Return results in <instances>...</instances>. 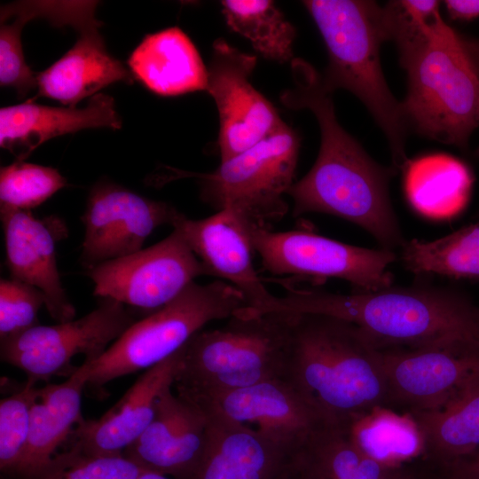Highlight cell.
Segmentation results:
<instances>
[{
    "instance_id": "obj_5",
    "label": "cell",
    "mask_w": 479,
    "mask_h": 479,
    "mask_svg": "<svg viewBox=\"0 0 479 479\" xmlns=\"http://www.w3.org/2000/svg\"><path fill=\"white\" fill-rule=\"evenodd\" d=\"M295 318L294 313L247 308L222 327L199 331L181 348L177 395L195 404L282 378Z\"/></svg>"
},
{
    "instance_id": "obj_27",
    "label": "cell",
    "mask_w": 479,
    "mask_h": 479,
    "mask_svg": "<svg viewBox=\"0 0 479 479\" xmlns=\"http://www.w3.org/2000/svg\"><path fill=\"white\" fill-rule=\"evenodd\" d=\"M404 168V192L419 214L444 220L465 208L473 177L461 161L445 153H430L407 161Z\"/></svg>"
},
{
    "instance_id": "obj_6",
    "label": "cell",
    "mask_w": 479,
    "mask_h": 479,
    "mask_svg": "<svg viewBox=\"0 0 479 479\" xmlns=\"http://www.w3.org/2000/svg\"><path fill=\"white\" fill-rule=\"evenodd\" d=\"M399 61L408 76L402 106L409 129L466 147L479 128V68L464 38L444 22Z\"/></svg>"
},
{
    "instance_id": "obj_35",
    "label": "cell",
    "mask_w": 479,
    "mask_h": 479,
    "mask_svg": "<svg viewBox=\"0 0 479 479\" xmlns=\"http://www.w3.org/2000/svg\"><path fill=\"white\" fill-rule=\"evenodd\" d=\"M45 305L43 294L24 282L2 279L0 282V340L37 325V314Z\"/></svg>"
},
{
    "instance_id": "obj_25",
    "label": "cell",
    "mask_w": 479,
    "mask_h": 479,
    "mask_svg": "<svg viewBox=\"0 0 479 479\" xmlns=\"http://www.w3.org/2000/svg\"><path fill=\"white\" fill-rule=\"evenodd\" d=\"M128 65L137 80L162 97L208 89V67L192 40L177 27L145 35Z\"/></svg>"
},
{
    "instance_id": "obj_3",
    "label": "cell",
    "mask_w": 479,
    "mask_h": 479,
    "mask_svg": "<svg viewBox=\"0 0 479 479\" xmlns=\"http://www.w3.org/2000/svg\"><path fill=\"white\" fill-rule=\"evenodd\" d=\"M281 379L331 424L389 407L381 349L336 318L296 314Z\"/></svg>"
},
{
    "instance_id": "obj_14",
    "label": "cell",
    "mask_w": 479,
    "mask_h": 479,
    "mask_svg": "<svg viewBox=\"0 0 479 479\" xmlns=\"http://www.w3.org/2000/svg\"><path fill=\"white\" fill-rule=\"evenodd\" d=\"M179 211L110 182L95 185L81 219L85 227L80 262L87 270L142 249L159 226L172 225Z\"/></svg>"
},
{
    "instance_id": "obj_10",
    "label": "cell",
    "mask_w": 479,
    "mask_h": 479,
    "mask_svg": "<svg viewBox=\"0 0 479 479\" xmlns=\"http://www.w3.org/2000/svg\"><path fill=\"white\" fill-rule=\"evenodd\" d=\"M101 299L95 310L78 319L37 325L0 340L1 360L23 371L35 384L60 374L70 376L77 368L71 365L75 356L96 360L136 322L124 304Z\"/></svg>"
},
{
    "instance_id": "obj_36",
    "label": "cell",
    "mask_w": 479,
    "mask_h": 479,
    "mask_svg": "<svg viewBox=\"0 0 479 479\" xmlns=\"http://www.w3.org/2000/svg\"><path fill=\"white\" fill-rule=\"evenodd\" d=\"M13 16L12 23H1L0 83L14 88L23 97L37 86L36 75L26 63L20 40L21 29L30 20L21 12H12L4 14L1 22Z\"/></svg>"
},
{
    "instance_id": "obj_15",
    "label": "cell",
    "mask_w": 479,
    "mask_h": 479,
    "mask_svg": "<svg viewBox=\"0 0 479 479\" xmlns=\"http://www.w3.org/2000/svg\"><path fill=\"white\" fill-rule=\"evenodd\" d=\"M194 404L257 432L287 456L314 429L328 423L281 378L221 393Z\"/></svg>"
},
{
    "instance_id": "obj_34",
    "label": "cell",
    "mask_w": 479,
    "mask_h": 479,
    "mask_svg": "<svg viewBox=\"0 0 479 479\" xmlns=\"http://www.w3.org/2000/svg\"><path fill=\"white\" fill-rule=\"evenodd\" d=\"M143 470L123 454L89 456L68 449L33 479H137Z\"/></svg>"
},
{
    "instance_id": "obj_8",
    "label": "cell",
    "mask_w": 479,
    "mask_h": 479,
    "mask_svg": "<svg viewBox=\"0 0 479 479\" xmlns=\"http://www.w3.org/2000/svg\"><path fill=\"white\" fill-rule=\"evenodd\" d=\"M300 139L287 123L210 173L176 170L170 180L196 177L200 198L217 211L228 209L246 223L269 228L287 212L284 199L294 185Z\"/></svg>"
},
{
    "instance_id": "obj_16",
    "label": "cell",
    "mask_w": 479,
    "mask_h": 479,
    "mask_svg": "<svg viewBox=\"0 0 479 479\" xmlns=\"http://www.w3.org/2000/svg\"><path fill=\"white\" fill-rule=\"evenodd\" d=\"M166 387L159 395L154 416L123 455L145 470L173 479H191L204 453L208 419L198 405Z\"/></svg>"
},
{
    "instance_id": "obj_39",
    "label": "cell",
    "mask_w": 479,
    "mask_h": 479,
    "mask_svg": "<svg viewBox=\"0 0 479 479\" xmlns=\"http://www.w3.org/2000/svg\"><path fill=\"white\" fill-rule=\"evenodd\" d=\"M464 43L469 54L479 68V40L464 38Z\"/></svg>"
},
{
    "instance_id": "obj_23",
    "label": "cell",
    "mask_w": 479,
    "mask_h": 479,
    "mask_svg": "<svg viewBox=\"0 0 479 479\" xmlns=\"http://www.w3.org/2000/svg\"><path fill=\"white\" fill-rule=\"evenodd\" d=\"M97 19L76 30L79 38L59 60L36 75L38 94L68 106L117 82L132 83V75L106 50Z\"/></svg>"
},
{
    "instance_id": "obj_31",
    "label": "cell",
    "mask_w": 479,
    "mask_h": 479,
    "mask_svg": "<svg viewBox=\"0 0 479 479\" xmlns=\"http://www.w3.org/2000/svg\"><path fill=\"white\" fill-rule=\"evenodd\" d=\"M67 185L54 168L16 161L0 171L1 206L30 210Z\"/></svg>"
},
{
    "instance_id": "obj_20",
    "label": "cell",
    "mask_w": 479,
    "mask_h": 479,
    "mask_svg": "<svg viewBox=\"0 0 479 479\" xmlns=\"http://www.w3.org/2000/svg\"><path fill=\"white\" fill-rule=\"evenodd\" d=\"M102 127H122L114 98L102 93L92 96L83 108L42 106L29 99L0 109V145L17 161L55 137Z\"/></svg>"
},
{
    "instance_id": "obj_4",
    "label": "cell",
    "mask_w": 479,
    "mask_h": 479,
    "mask_svg": "<svg viewBox=\"0 0 479 479\" xmlns=\"http://www.w3.org/2000/svg\"><path fill=\"white\" fill-rule=\"evenodd\" d=\"M302 4L326 47L324 83L333 92L344 89L359 98L386 136L395 168H403L409 127L381 66L380 47L388 40L382 7L360 0H306Z\"/></svg>"
},
{
    "instance_id": "obj_13",
    "label": "cell",
    "mask_w": 479,
    "mask_h": 479,
    "mask_svg": "<svg viewBox=\"0 0 479 479\" xmlns=\"http://www.w3.org/2000/svg\"><path fill=\"white\" fill-rule=\"evenodd\" d=\"M255 65V55L222 38L213 43L207 91L218 112L221 161L246 151L285 124L274 106L250 82Z\"/></svg>"
},
{
    "instance_id": "obj_29",
    "label": "cell",
    "mask_w": 479,
    "mask_h": 479,
    "mask_svg": "<svg viewBox=\"0 0 479 479\" xmlns=\"http://www.w3.org/2000/svg\"><path fill=\"white\" fill-rule=\"evenodd\" d=\"M221 6L227 26L248 40L262 57L291 63L296 31L274 2L223 0Z\"/></svg>"
},
{
    "instance_id": "obj_38",
    "label": "cell",
    "mask_w": 479,
    "mask_h": 479,
    "mask_svg": "<svg viewBox=\"0 0 479 479\" xmlns=\"http://www.w3.org/2000/svg\"><path fill=\"white\" fill-rule=\"evenodd\" d=\"M444 3L453 20L468 21L479 17V0H446Z\"/></svg>"
},
{
    "instance_id": "obj_18",
    "label": "cell",
    "mask_w": 479,
    "mask_h": 479,
    "mask_svg": "<svg viewBox=\"0 0 479 479\" xmlns=\"http://www.w3.org/2000/svg\"><path fill=\"white\" fill-rule=\"evenodd\" d=\"M172 226L182 232L209 276L237 287L249 309L273 311L277 296L268 291L254 268L253 248L240 217L228 209L196 220L180 212Z\"/></svg>"
},
{
    "instance_id": "obj_2",
    "label": "cell",
    "mask_w": 479,
    "mask_h": 479,
    "mask_svg": "<svg viewBox=\"0 0 479 479\" xmlns=\"http://www.w3.org/2000/svg\"><path fill=\"white\" fill-rule=\"evenodd\" d=\"M276 311L352 323L379 349L479 340V307L459 291L427 286L335 294L283 285Z\"/></svg>"
},
{
    "instance_id": "obj_37",
    "label": "cell",
    "mask_w": 479,
    "mask_h": 479,
    "mask_svg": "<svg viewBox=\"0 0 479 479\" xmlns=\"http://www.w3.org/2000/svg\"><path fill=\"white\" fill-rule=\"evenodd\" d=\"M432 472L436 479H479V449L460 461Z\"/></svg>"
},
{
    "instance_id": "obj_21",
    "label": "cell",
    "mask_w": 479,
    "mask_h": 479,
    "mask_svg": "<svg viewBox=\"0 0 479 479\" xmlns=\"http://www.w3.org/2000/svg\"><path fill=\"white\" fill-rule=\"evenodd\" d=\"M205 412L208 419L207 444L191 479L281 477L288 458L282 448L218 412Z\"/></svg>"
},
{
    "instance_id": "obj_33",
    "label": "cell",
    "mask_w": 479,
    "mask_h": 479,
    "mask_svg": "<svg viewBox=\"0 0 479 479\" xmlns=\"http://www.w3.org/2000/svg\"><path fill=\"white\" fill-rule=\"evenodd\" d=\"M37 389L27 380L21 389L0 401V470L8 479L14 475L27 445Z\"/></svg>"
},
{
    "instance_id": "obj_30",
    "label": "cell",
    "mask_w": 479,
    "mask_h": 479,
    "mask_svg": "<svg viewBox=\"0 0 479 479\" xmlns=\"http://www.w3.org/2000/svg\"><path fill=\"white\" fill-rule=\"evenodd\" d=\"M401 258L415 274L479 279V221L436 240L406 241Z\"/></svg>"
},
{
    "instance_id": "obj_12",
    "label": "cell",
    "mask_w": 479,
    "mask_h": 479,
    "mask_svg": "<svg viewBox=\"0 0 479 479\" xmlns=\"http://www.w3.org/2000/svg\"><path fill=\"white\" fill-rule=\"evenodd\" d=\"M94 294L155 311L200 276L208 275L182 232H173L146 248L87 270Z\"/></svg>"
},
{
    "instance_id": "obj_7",
    "label": "cell",
    "mask_w": 479,
    "mask_h": 479,
    "mask_svg": "<svg viewBox=\"0 0 479 479\" xmlns=\"http://www.w3.org/2000/svg\"><path fill=\"white\" fill-rule=\"evenodd\" d=\"M247 308L242 293L228 282H192L165 306L133 323L98 358L84 360L89 365L86 388L103 394L106 383L175 354L208 322Z\"/></svg>"
},
{
    "instance_id": "obj_19",
    "label": "cell",
    "mask_w": 479,
    "mask_h": 479,
    "mask_svg": "<svg viewBox=\"0 0 479 479\" xmlns=\"http://www.w3.org/2000/svg\"><path fill=\"white\" fill-rule=\"evenodd\" d=\"M181 349L145 370L106 413L83 420L73 430L69 450L89 456L122 455L152 421L161 392L173 385Z\"/></svg>"
},
{
    "instance_id": "obj_40",
    "label": "cell",
    "mask_w": 479,
    "mask_h": 479,
    "mask_svg": "<svg viewBox=\"0 0 479 479\" xmlns=\"http://www.w3.org/2000/svg\"><path fill=\"white\" fill-rule=\"evenodd\" d=\"M409 479H436V477L429 469L423 466L420 469L416 467Z\"/></svg>"
},
{
    "instance_id": "obj_32",
    "label": "cell",
    "mask_w": 479,
    "mask_h": 479,
    "mask_svg": "<svg viewBox=\"0 0 479 479\" xmlns=\"http://www.w3.org/2000/svg\"><path fill=\"white\" fill-rule=\"evenodd\" d=\"M435 0L390 1L383 8L388 40L397 46L399 57L424 43L444 23Z\"/></svg>"
},
{
    "instance_id": "obj_22",
    "label": "cell",
    "mask_w": 479,
    "mask_h": 479,
    "mask_svg": "<svg viewBox=\"0 0 479 479\" xmlns=\"http://www.w3.org/2000/svg\"><path fill=\"white\" fill-rule=\"evenodd\" d=\"M88 378L89 365L83 362L65 381L38 388L27 445L12 479H33L38 475L70 438L75 426L84 420L82 394Z\"/></svg>"
},
{
    "instance_id": "obj_11",
    "label": "cell",
    "mask_w": 479,
    "mask_h": 479,
    "mask_svg": "<svg viewBox=\"0 0 479 479\" xmlns=\"http://www.w3.org/2000/svg\"><path fill=\"white\" fill-rule=\"evenodd\" d=\"M381 351L394 410L440 409L479 376V340L452 339Z\"/></svg>"
},
{
    "instance_id": "obj_1",
    "label": "cell",
    "mask_w": 479,
    "mask_h": 479,
    "mask_svg": "<svg viewBox=\"0 0 479 479\" xmlns=\"http://www.w3.org/2000/svg\"><path fill=\"white\" fill-rule=\"evenodd\" d=\"M293 86L280 101L293 110L308 109L320 129V147L310 170L287 191L293 216L325 213L371 233L385 248L404 241L392 208L389 183L396 169L374 161L338 122L331 91L307 61L294 59Z\"/></svg>"
},
{
    "instance_id": "obj_9",
    "label": "cell",
    "mask_w": 479,
    "mask_h": 479,
    "mask_svg": "<svg viewBox=\"0 0 479 479\" xmlns=\"http://www.w3.org/2000/svg\"><path fill=\"white\" fill-rule=\"evenodd\" d=\"M253 251L263 268L275 275L337 278L354 291H377L392 286L388 271L396 260L392 249L345 244L306 230L272 232L243 221Z\"/></svg>"
},
{
    "instance_id": "obj_26",
    "label": "cell",
    "mask_w": 479,
    "mask_h": 479,
    "mask_svg": "<svg viewBox=\"0 0 479 479\" xmlns=\"http://www.w3.org/2000/svg\"><path fill=\"white\" fill-rule=\"evenodd\" d=\"M410 413L423 438L426 467L436 470L471 456L479 449V376L442 408Z\"/></svg>"
},
{
    "instance_id": "obj_41",
    "label": "cell",
    "mask_w": 479,
    "mask_h": 479,
    "mask_svg": "<svg viewBox=\"0 0 479 479\" xmlns=\"http://www.w3.org/2000/svg\"><path fill=\"white\" fill-rule=\"evenodd\" d=\"M137 479H173V478L153 472V471L144 469L143 472L140 474V475Z\"/></svg>"
},
{
    "instance_id": "obj_42",
    "label": "cell",
    "mask_w": 479,
    "mask_h": 479,
    "mask_svg": "<svg viewBox=\"0 0 479 479\" xmlns=\"http://www.w3.org/2000/svg\"><path fill=\"white\" fill-rule=\"evenodd\" d=\"M279 479H291V478L288 475L287 470H285L284 474L281 475V477Z\"/></svg>"
},
{
    "instance_id": "obj_28",
    "label": "cell",
    "mask_w": 479,
    "mask_h": 479,
    "mask_svg": "<svg viewBox=\"0 0 479 479\" xmlns=\"http://www.w3.org/2000/svg\"><path fill=\"white\" fill-rule=\"evenodd\" d=\"M349 434L363 454L389 465H407L423 454V438L410 412L375 407L354 420Z\"/></svg>"
},
{
    "instance_id": "obj_24",
    "label": "cell",
    "mask_w": 479,
    "mask_h": 479,
    "mask_svg": "<svg viewBox=\"0 0 479 479\" xmlns=\"http://www.w3.org/2000/svg\"><path fill=\"white\" fill-rule=\"evenodd\" d=\"M291 479H409L415 467L382 463L363 454L349 427L324 423L287 458Z\"/></svg>"
},
{
    "instance_id": "obj_17",
    "label": "cell",
    "mask_w": 479,
    "mask_h": 479,
    "mask_svg": "<svg viewBox=\"0 0 479 479\" xmlns=\"http://www.w3.org/2000/svg\"><path fill=\"white\" fill-rule=\"evenodd\" d=\"M6 263L11 279L38 288L50 316L58 323L74 319L56 261V244L67 235L64 222L56 216L39 219L30 210L1 206Z\"/></svg>"
}]
</instances>
